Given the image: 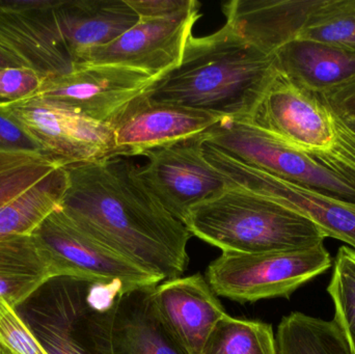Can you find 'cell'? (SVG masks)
I'll return each mask as SVG.
<instances>
[{
	"instance_id": "ba28073f",
	"label": "cell",
	"mask_w": 355,
	"mask_h": 354,
	"mask_svg": "<svg viewBox=\"0 0 355 354\" xmlns=\"http://www.w3.org/2000/svg\"><path fill=\"white\" fill-rule=\"evenodd\" d=\"M66 166L33 152H0V241L31 235L60 208Z\"/></svg>"
},
{
	"instance_id": "4dcf8cb0",
	"label": "cell",
	"mask_w": 355,
	"mask_h": 354,
	"mask_svg": "<svg viewBox=\"0 0 355 354\" xmlns=\"http://www.w3.org/2000/svg\"><path fill=\"white\" fill-rule=\"evenodd\" d=\"M319 95L344 120L355 118V74L337 87Z\"/></svg>"
},
{
	"instance_id": "7c38bea8",
	"label": "cell",
	"mask_w": 355,
	"mask_h": 354,
	"mask_svg": "<svg viewBox=\"0 0 355 354\" xmlns=\"http://www.w3.org/2000/svg\"><path fill=\"white\" fill-rule=\"evenodd\" d=\"M204 133L146 153L148 163L139 177L148 191L175 218L184 222L188 212L231 186L205 158Z\"/></svg>"
},
{
	"instance_id": "6da1fadb",
	"label": "cell",
	"mask_w": 355,
	"mask_h": 354,
	"mask_svg": "<svg viewBox=\"0 0 355 354\" xmlns=\"http://www.w3.org/2000/svg\"><path fill=\"white\" fill-rule=\"evenodd\" d=\"M60 210L87 236L160 281L183 274L191 234L148 191L127 157L66 166Z\"/></svg>"
},
{
	"instance_id": "1f68e13d",
	"label": "cell",
	"mask_w": 355,
	"mask_h": 354,
	"mask_svg": "<svg viewBox=\"0 0 355 354\" xmlns=\"http://www.w3.org/2000/svg\"><path fill=\"white\" fill-rule=\"evenodd\" d=\"M27 67L26 64L0 42V69ZM28 68V67H27Z\"/></svg>"
},
{
	"instance_id": "4fadbf2b",
	"label": "cell",
	"mask_w": 355,
	"mask_h": 354,
	"mask_svg": "<svg viewBox=\"0 0 355 354\" xmlns=\"http://www.w3.org/2000/svg\"><path fill=\"white\" fill-rule=\"evenodd\" d=\"M33 234L46 247L62 276L119 283L126 290L162 282L87 236L60 208Z\"/></svg>"
},
{
	"instance_id": "277c9868",
	"label": "cell",
	"mask_w": 355,
	"mask_h": 354,
	"mask_svg": "<svg viewBox=\"0 0 355 354\" xmlns=\"http://www.w3.org/2000/svg\"><path fill=\"white\" fill-rule=\"evenodd\" d=\"M119 283L60 276L17 309L48 354H112Z\"/></svg>"
},
{
	"instance_id": "9a60e30c",
	"label": "cell",
	"mask_w": 355,
	"mask_h": 354,
	"mask_svg": "<svg viewBox=\"0 0 355 354\" xmlns=\"http://www.w3.org/2000/svg\"><path fill=\"white\" fill-rule=\"evenodd\" d=\"M0 42L45 79L74 70L56 21L55 0L0 1Z\"/></svg>"
},
{
	"instance_id": "5bb4252c",
	"label": "cell",
	"mask_w": 355,
	"mask_h": 354,
	"mask_svg": "<svg viewBox=\"0 0 355 354\" xmlns=\"http://www.w3.org/2000/svg\"><path fill=\"white\" fill-rule=\"evenodd\" d=\"M200 4L164 18L139 19L118 39L95 50L83 66L116 64L164 77L182 62L186 44L200 17Z\"/></svg>"
},
{
	"instance_id": "836d02e7",
	"label": "cell",
	"mask_w": 355,
	"mask_h": 354,
	"mask_svg": "<svg viewBox=\"0 0 355 354\" xmlns=\"http://www.w3.org/2000/svg\"><path fill=\"white\" fill-rule=\"evenodd\" d=\"M0 354H8V353H4V351H2V349H0Z\"/></svg>"
},
{
	"instance_id": "484cf974",
	"label": "cell",
	"mask_w": 355,
	"mask_h": 354,
	"mask_svg": "<svg viewBox=\"0 0 355 354\" xmlns=\"http://www.w3.org/2000/svg\"><path fill=\"white\" fill-rule=\"evenodd\" d=\"M335 306V318L355 354V249L341 247L327 287Z\"/></svg>"
},
{
	"instance_id": "2e32d148",
	"label": "cell",
	"mask_w": 355,
	"mask_h": 354,
	"mask_svg": "<svg viewBox=\"0 0 355 354\" xmlns=\"http://www.w3.org/2000/svg\"><path fill=\"white\" fill-rule=\"evenodd\" d=\"M220 121L208 112L151 103L143 96L112 123L114 156H144L152 150L202 134Z\"/></svg>"
},
{
	"instance_id": "8992f818",
	"label": "cell",
	"mask_w": 355,
	"mask_h": 354,
	"mask_svg": "<svg viewBox=\"0 0 355 354\" xmlns=\"http://www.w3.org/2000/svg\"><path fill=\"white\" fill-rule=\"evenodd\" d=\"M331 266L333 259L324 242L275 253H223L209 265L206 280L218 297L237 303H256L289 299Z\"/></svg>"
},
{
	"instance_id": "cb8c5ba5",
	"label": "cell",
	"mask_w": 355,
	"mask_h": 354,
	"mask_svg": "<svg viewBox=\"0 0 355 354\" xmlns=\"http://www.w3.org/2000/svg\"><path fill=\"white\" fill-rule=\"evenodd\" d=\"M200 354H277L275 335L270 324L225 315Z\"/></svg>"
},
{
	"instance_id": "9c48e42d",
	"label": "cell",
	"mask_w": 355,
	"mask_h": 354,
	"mask_svg": "<svg viewBox=\"0 0 355 354\" xmlns=\"http://www.w3.org/2000/svg\"><path fill=\"white\" fill-rule=\"evenodd\" d=\"M162 77L116 64L77 67L68 74L45 79L33 97L112 126Z\"/></svg>"
},
{
	"instance_id": "4316f807",
	"label": "cell",
	"mask_w": 355,
	"mask_h": 354,
	"mask_svg": "<svg viewBox=\"0 0 355 354\" xmlns=\"http://www.w3.org/2000/svg\"><path fill=\"white\" fill-rule=\"evenodd\" d=\"M0 349L8 354H48L16 309L0 299Z\"/></svg>"
},
{
	"instance_id": "f1b7e54d",
	"label": "cell",
	"mask_w": 355,
	"mask_h": 354,
	"mask_svg": "<svg viewBox=\"0 0 355 354\" xmlns=\"http://www.w3.org/2000/svg\"><path fill=\"white\" fill-rule=\"evenodd\" d=\"M139 19L164 18L200 6L196 0H127Z\"/></svg>"
},
{
	"instance_id": "8fae6325",
	"label": "cell",
	"mask_w": 355,
	"mask_h": 354,
	"mask_svg": "<svg viewBox=\"0 0 355 354\" xmlns=\"http://www.w3.org/2000/svg\"><path fill=\"white\" fill-rule=\"evenodd\" d=\"M204 156L233 186L281 204L316 224L327 238L355 249V204L289 182L248 166L205 143Z\"/></svg>"
},
{
	"instance_id": "7a4b0ae2",
	"label": "cell",
	"mask_w": 355,
	"mask_h": 354,
	"mask_svg": "<svg viewBox=\"0 0 355 354\" xmlns=\"http://www.w3.org/2000/svg\"><path fill=\"white\" fill-rule=\"evenodd\" d=\"M277 74L275 55L250 45L225 24L211 35H191L179 66L144 97L221 120L250 121Z\"/></svg>"
},
{
	"instance_id": "d6a6232c",
	"label": "cell",
	"mask_w": 355,
	"mask_h": 354,
	"mask_svg": "<svg viewBox=\"0 0 355 354\" xmlns=\"http://www.w3.org/2000/svg\"><path fill=\"white\" fill-rule=\"evenodd\" d=\"M349 128L355 133V118H347L345 120Z\"/></svg>"
},
{
	"instance_id": "52a82bcc",
	"label": "cell",
	"mask_w": 355,
	"mask_h": 354,
	"mask_svg": "<svg viewBox=\"0 0 355 354\" xmlns=\"http://www.w3.org/2000/svg\"><path fill=\"white\" fill-rule=\"evenodd\" d=\"M204 141L273 176L355 204L354 185L250 121H220L204 133Z\"/></svg>"
},
{
	"instance_id": "e0dca14e",
	"label": "cell",
	"mask_w": 355,
	"mask_h": 354,
	"mask_svg": "<svg viewBox=\"0 0 355 354\" xmlns=\"http://www.w3.org/2000/svg\"><path fill=\"white\" fill-rule=\"evenodd\" d=\"M164 324L188 354H200L211 333L227 315L200 274L164 281L154 289Z\"/></svg>"
},
{
	"instance_id": "7402d4cb",
	"label": "cell",
	"mask_w": 355,
	"mask_h": 354,
	"mask_svg": "<svg viewBox=\"0 0 355 354\" xmlns=\"http://www.w3.org/2000/svg\"><path fill=\"white\" fill-rule=\"evenodd\" d=\"M51 256L35 235L0 241V299L18 309L46 283L60 278Z\"/></svg>"
},
{
	"instance_id": "d6986e66",
	"label": "cell",
	"mask_w": 355,
	"mask_h": 354,
	"mask_svg": "<svg viewBox=\"0 0 355 354\" xmlns=\"http://www.w3.org/2000/svg\"><path fill=\"white\" fill-rule=\"evenodd\" d=\"M319 0H232L223 4L227 22L238 35L264 53L300 37Z\"/></svg>"
},
{
	"instance_id": "83f0119b",
	"label": "cell",
	"mask_w": 355,
	"mask_h": 354,
	"mask_svg": "<svg viewBox=\"0 0 355 354\" xmlns=\"http://www.w3.org/2000/svg\"><path fill=\"white\" fill-rule=\"evenodd\" d=\"M44 80L42 75L27 67L0 69V106L33 97Z\"/></svg>"
},
{
	"instance_id": "5b68a950",
	"label": "cell",
	"mask_w": 355,
	"mask_h": 354,
	"mask_svg": "<svg viewBox=\"0 0 355 354\" xmlns=\"http://www.w3.org/2000/svg\"><path fill=\"white\" fill-rule=\"evenodd\" d=\"M250 122L355 186V133L319 94L277 71Z\"/></svg>"
},
{
	"instance_id": "603a6c76",
	"label": "cell",
	"mask_w": 355,
	"mask_h": 354,
	"mask_svg": "<svg viewBox=\"0 0 355 354\" xmlns=\"http://www.w3.org/2000/svg\"><path fill=\"white\" fill-rule=\"evenodd\" d=\"M277 354H354L338 322L306 314L282 319L275 335Z\"/></svg>"
},
{
	"instance_id": "ac0fdd59",
	"label": "cell",
	"mask_w": 355,
	"mask_h": 354,
	"mask_svg": "<svg viewBox=\"0 0 355 354\" xmlns=\"http://www.w3.org/2000/svg\"><path fill=\"white\" fill-rule=\"evenodd\" d=\"M55 16L74 69L139 21L127 0H55Z\"/></svg>"
},
{
	"instance_id": "30bf717a",
	"label": "cell",
	"mask_w": 355,
	"mask_h": 354,
	"mask_svg": "<svg viewBox=\"0 0 355 354\" xmlns=\"http://www.w3.org/2000/svg\"><path fill=\"white\" fill-rule=\"evenodd\" d=\"M0 112L18 124L45 155L64 166L114 157V134L102 124L37 97L0 106Z\"/></svg>"
},
{
	"instance_id": "3957f363",
	"label": "cell",
	"mask_w": 355,
	"mask_h": 354,
	"mask_svg": "<svg viewBox=\"0 0 355 354\" xmlns=\"http://www.w3.org/2000/svg\"><path fill=\"white\" fill-rule=\"evenodd\" d=\"M183 224L190 234L223 253L294 251L327 238L306 216L233 185L192 208Z\"/></svg>"
},
{
	"instance_id": "ffe728a7",
	"label": "cell",
	"mask_w": 355,
	"mask_h": 354,
	"mask_svg": "<svg viewBox=\"0 0 355 354\" xmlns=\"http://www.w3.org/2000/svg\"><path fill=\"white\" fill-rule=\"evenodd\" d=\"M155 287H139L121 295L112 321V354H188L156 308Z\"/></svg>"
},
{
	"instance_id": "d4e9b609",
	"label": "cell",
	"mask_w": 355,
	"mask_h": 354,
	"mask_svg": "<svg viewBox=\"0 0 355 354\" xmlns=\"http://www.w3.org/2000/svg\"><path fill=\"white\" fill-rule=\"evenodd\" d=\"M298 37L355 52V0H319Z\"/></svg>"
},
{
	"instance_id": "44dd1931",
	"label": "cell",
	"mask_w": 355,
	"mask_h": 354,
	"mask_svg": "<svg viewBox=\"0 0 355 354\" xmlns=\"http://www.w3.org/2000/svg\"><path fill=\"white\" fill-rule=\"evenodd\" d=\"M275 57L282 75L313 93H325L355 74V52L312 39L296 37Z\"/></svg>"
},
{
	"instance_id": "f546056e",
	"label": "cell",
	"mask_w": 355,
	"mask_h": 354,
	"mask_svg": "<svg viewBox=\"0 0 355 354\" xmlns=\"http://www.w3.org/2000/svg\"><path fill=\"white\" fill-rule=\"evenodd\" d=\"M0 152L43 153L35 141L8 116L0 112Z\"/></svg>"
}]
</instances>
